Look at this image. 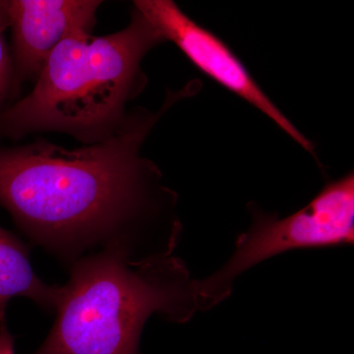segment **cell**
<instances>
[{"label": "cell", "mask_w": 354, "mask_h": 354, "mask_svg": "<svg viewBox=\"0 0 354 354\" xmlns=\"http://www.w3.org/2000/svg\"><path fill=\"white\" fill-rule=\"evenodd\" d=\"M158 113L139 109L109 138L75 150L48 142L0 150V205L32 239L59 250L115 232L147 204L160 177L141 149Z\"/></svg>", "instance_id": "6da1fadb"}, {"label": "cell", "mask_w": 354, "mask_h": 354, "mask_svg": "<svg viewBox=\"0 0 354 354\" xmlns=\"http://www.w3.org/2000/svg\"><path fill=\"white\" fill-rule=\"evenodd\" d=\"M164 43L135 8L120 32H74L53 51L32 92L0 114V132H65L88 145L109 138L127 120V102L146 86L142 60Z\"/></svg>", "instance_id": "7a4b0ae2"}, {"label": "cell", "mask_w": 354, "mask_h": 354, "mask_svg": "<svg viewBox=\"0 0 354 354\" xmlns=\"http://www.w3.org/2000/svg\"><path fill=\"white\" fill-rule=\"evenodd\" d=\"M180 272L176 263L130 265L120 250L84 258L62 286L57 321L34 354H140L149 317L187 314L194 292Z\"/></svg>", "instance_id": "3957f363"}, {"label": "cell", "mask_w": 354, "mask_h": 354, "mask_svg": "<svg viewBox=\"0 0 354 354\" xmlns=\"http://www.w3.org/2000/svg\"><path fill=\"white\" fill-rule=\"evenodd\" d=\"M253 221L239 235L234 253L216 274L193 286L194 297L223 299L237 276L253 266L295 249L353 244L354 241V174L326 184L304 209L279 218L250 208Z\"/></svg>", "instance_id": "277c9868"}, {"label": "cell", "mask_w": 354, "mask_h": 354, "mask_svg": "<svg viewBox=\"0 0 354 354\" xmlns=\"http://www.w3.org/2000/svg\"><path fill=\"white\" fill-rule=\"evenodd\" d=\"M134 8L171 41L203 74L274 121L293 141L315 157V146L279 111L225 41L198 24L171 0H137Z\"/></svg>", "instance_id": "5b68a950"}, {"label": "cell", "mask_w": 354, "mask_h": 354, "mask_svg": "<svg viewBox=\"0 0 354 354\" xmlns=\"http://www.w3.org/2000/svg\"><path fill=\"white\" fill-rule=\"evenodd\" d=\"M101 4L95 0L0 1L12 30L14 62L20 75L38 78L62 41L79 30L92 31Z\"/></svg>", "instance_id": "8992f818"}, {"label": "cell", "mask_w": 354, "mask_h": 354, "mask_svg": "<svg viewBox=\"0 0 354 354\" xmlns=\"http://www.w3.org/2000/svg\"><path fill=\"white\" fill-rule=\"evenodd\" d=\"M62 288L48 286L35 274L25 247L0 227V323L14 297H28L46 308L57 309Z\"/></svg>", "instance_id": "52a82bcc"}, {"label": "cell", "mask_w": 354, "mask_h": 354, "mask_svg": "<svg viewBox=\"0 0 354 354\" xmlns=\"http://www.w3.org/2000/svg\"><path fill=\"white\" fill-rule=\"evenodd\" d=\"M7 26V21L1 6H0V100L3 97L8 90L11 77V59L9 57L3 32Z\"/></svg>", "instance_id": "ba28073f"}, {"label": "cell", "mask_w": 354, "mask_h": 354, "mask_svg": "<svg viewBox=\"0 0 354 354\" xmlns=\"http://www.w3.org/2000/svg\"><path fill=\"white\" fill-rule=\"evenodd\" d=\"M0 354H14V339L6 329V322L0 323Z\"/></svg>", "instance_id": "9c48e42d"}]
</instances>
